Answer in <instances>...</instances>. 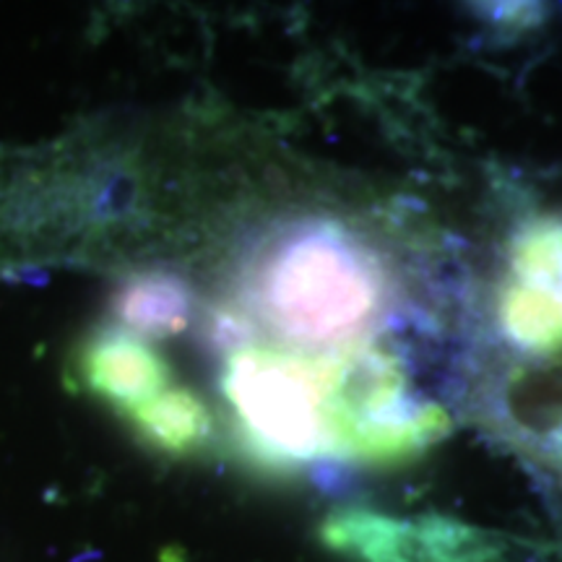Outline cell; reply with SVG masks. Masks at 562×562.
<instances>
[{"mask_svg":"<svg viewBox=\"0 0 562 562\" xmlns=\"http://www.w3.org/2000/svg\"><path fill=\"white\" fill-rule=\"evenodd\" d=\"M378 261L336 227H311L286 240L263 266L258 305L300 344L351 339L381 302Z\"/></svg>","mask_w":562,"mask_h":562,"instance_id":"obj_1","label":"cell"},{"mask_svg":"<svg viewBox=\"0 0 562 562\" xmlns=\"http://www.w3.org/2000/svg\"><path fill=\"white\" fill-rule=\"evenodd\" d=\"M323 419L336 453L368 463H398L438 442L451 417L438 404L406 393L402 362L389 351L360 347L321 362Z\"/></svg>","mask_w":562,"mask_h":562,"instance_id":"obj_2","label":"cell"},{"mask_svg":"<svg viewBox=\"0 0 562 562\" xmlns=\"http://www.w3.org/2000/svg\"><path fill=\"white\" fill-rule=\"evenodd\" d=\"M224 391L245 438L269 467H294L321 453H336L323 419L321 362L266 349L232 357Z\"/></svg>","mask_w":562,"mask_h":562,"instance_id":"obj_3","label":"cell"},{"mask_svg":"<svg viewBox=\"0 0 562 562\" xmlns=\"http://www.w3.org/2000/svg\"><path fill=\"white\" fill-rule=\"evenodd\" d=\"M501 326L505 339L526 355L562 357V216L526 222L513 240Z\"/></svg>","mask_w":562,"mask_h":562,"instance_id":"obj_4","label":"cell"},{"mask_svg":"<svg viewBox=\"0 0 562 562\" xmlns=\"http://www.w3.org/2000/svg\"><path fill=\"white\" fill-rule=\"evenodd\" d=\"M81 370L91 391L128 412L170 389V368L136 336L104 334L83 351Z\"/></svg>","mask_w":562,"mask_h":562,"instance_id":"obj_5","label":"cell"},{"mask_svg":"<svg viewBox=\"0 0 562 562\" xmlns=\"http://www.w3.org/2000/svg\"><path fill=\"white\" fill-rule=\"evenodd\" d=\"M321 539L357 562H425L417 524L375 510L334 513L323 521Z\"/></svg>","mask_w":562,"mask_h":562,"instance_id":"obj_6","label":"cell"},{"mask_svg":"<svg viewBox=\"0 0 562 562\" xmlns=\"http://www.w3.org/2000/svg\"><path fill=\"white\" fill-rule=\"evenodd\" d=\"M112 311L131 331L165 339L188 326L193 297L182 279L165 271H149L125 281L115 294Z\"/></svg>","mask_w":562,"mask_h":562,"instance_id":"obj_7","label":"cell"},{"mask_svg":"<svg viewBox=\"0 0 562 562\" xmlns=\"http://www.w3.org/2000/svg\"><path fill=\"white\" fill-rule=\"evenodd\" d=\"M133 425L154 448L170 453H188L203 446L211 432L206 404L188 389H165L159 396L131 409Z\"/></svg>","mask_w":562,"mask_h":562,"instance_id":"obj_8","label":"cell"},{"mask_svg":"<svg viewBox=\"0 0 562 562\" xmlns=\"http://www.w3.org/2000/svg\"><path fill=\"white\" fill-rule=\"evenodd\" d=\"M414 524L425 562H505V544L495 533L438 513H427Z\"/></svg>","mask_w":562,"mask_h":562,"instance_id":"obj_9","label":"cell"}]
</instances>
